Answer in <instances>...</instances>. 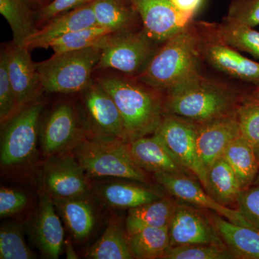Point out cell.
Wrapping results in <instances>:
<instances>
[{
	"label": "cell",
	"instance_id": "cell-1",
	"mask_svg": "<svg viewBox=\"0 0 259 259\" xmlns=\"http://www.w3.org/2000/svg\"><path fill=\"white\" fill-rule=\"evenodd\" d=\"M247 94L202 73L162 93L165 113L197 125L234 113Z\"/></svg>",
	"mask_w": 259,
	"mask_h": 259
},
{
	"label": "cell",
	"instance_id": "cell-2",
	"mask_svg": "<svg viewBox=\"0 0 259 259\" xmlns=\"http://www.w3.org/2000/svg\"><path fill=\"white\" fill-rule=\"evenodd\" d=\"M200 32L193 21L158 48L144 71L135 79L164 93L201 73Z\"/></svg>",
	"mask_w": 259,
	"mask_h": 259
},
{
	"label": "cell",
	"instance_id": "cell-3",
	"mask_svg": "<svg viewBox=\"0 0 259 259\" xmlns=\"http://www.w3.org/2000/svg\"><path fill=\"white\" fill-rule=\"evenodd\" d=\"M96 81L115 102L128 143L156 132L165 115L161 93L131 76L106 75Z\"/></svg>",
	"mask_w": 259,
	"mask_h": 259
},
{
	"label": "cell",
	"instance_id": "cell-4",
	"mask_svg": "<svg viewBox=\"0 0 259 259\" xmlns=\"http://www.w3.org/2000/svg\"><path fill=\"white\" fill-rule=\"evenodd\" d=\"M97 47L55 54L35 63L44 91L50 93L83 92L93 83L92 74L101 56Z\"/></svg>",
	"mask_w": 259,
	"mask_h": 259
},
{
	"label": "cell",
	"instance_id": "cell-5",
	"mask_svg": "<svg viewBox=\"0 0 259 259\" xmlns=\"http://www.w3.org/2000/svg\"><path fill=\"white\" fill-rule=\"evenodd\" d=\"M127 144L119 141L86 140L76 145L74 156L90 177H116L147 183V174L134 161Z\"/></svg>",
	"mask_w": 259,
	"mask_h": 259
},
{
	"label": "cell",
	"instance_id": "cell-6",
	"mask_svg": "<svg viewBox=\"0 0 259 259\" xmlns=\"http://www.w3.org/2000/svg\"><path fill=\"white\" fill-rule=\"evenodd\" d=\"M160 46L143 27L140 30L113 34L102 47L95 70L115 69L136 77L146 69Z\"/></svg>",
	"mask_w": 259,
	"mask_h": 259
},
{
	"label": "cell",
	"instance_id": "cell-7",
	"mask_svg": "<svg viewBox=\"0 0 259 259\" xmlns=\"http://www.w3.org/2000/svg\"><path fill=\"white\" fill-rule=\"evenodd\" d=\"M42 109L41 102H32L21 107L7 121L2 136V166H11L23 163L35 153Z\"/></svg>",
	"mask_w": 259,
	"mask_h": 259
},
{
	"label": "cell",
	"instance_id": "cell-8",
	"mask_svg": "<svg viewBox=\"0 0 259 259\" xmlns=\"http://www.w3.org/2000/svg\"><path fill=\"white\" fill-rule=\"evenodd\" d=\"M186 169L195 176L207 192V170L197 148V125L182 117L165 113L154 134Z\"/></svg>",
	"mask_w": 259,
	"mask_h": 259
},
{
	"label": "cell",
	"instance_id": "cell-9",
	"mask_svg": "<svg viewBox=\"0 0 259 259\" xmlns=\"http://www.w3.org/2000/svg\"><path fill=\"white\" fill-rule=\"evenodd\" d=\"M200 32L201 54L207 63L220 72L259 88V62L240 54L239 51L213 35L204 22H196Z\"/></svg>",
	"mask_w": 259,
	"mask_h": 259
},
{
	"label": "cell",
	"instance_id": "cell-10",
	"mask_svg": "<svg viewBox=\"0 0 259 259\" xmlns=\"http://www.w3.org/2000/svg\"><path fill=\"white\" fill-rule=\"evenodd\" d=\"M82 93L95 139L128 143L123 120L111 96L97 81Z\"/></svg>",
	"mask_w": 259,
	"mask_h": 259
},
{
	"label": "cell",
	"instance_id": "cell-11",
	"mask_svg": "<svg viewBox=\"0 0 259 259\" xmlns=\"http://www.w3.org/2000/svg\"><path fill=\"white\" fill-rule=\"evenodd\" d=\"M156 182L176 198L210 209L228 221L240 226H252L238 209H232L220 203L207 192H204L198 182L188 175L183 174H153Z\"/></svg>",
	"mask_w": 259,
	"mask_h": 259
},
{
	"label": "cell",
	"instance_id": "cell-12",
	"mask_svg": "<svg viewBox=\"0 0 259 259\" xmlns=\"http://www.w3.org/2000/svg\"><path fill=\"white\" fill-rule=\"evenodd\" d=\"M131 4L143 28L159 45L193 21L181 14L171 0H131Z\"/></svg>",
	"mask_w": 259,
	"mask_h": 259
},
{
	"label": "cell",
	"instance_id": "cell-13",
	"mask_svg": "<svg viewBox=\"0 0 259 259\" xmlns=\"http://www.w3.org/2000/svg\"><path fill=\"white\" fill-rule=\"evenodd\" d=\"M4 49L10 83L19 107L37 101L44 90L30 49L13 42Z\"/></svg>",
	"mask_w": 259,
	"mask_h": 259
},
{
	"label": "cell",
	"instance_id": "cell-14",
	"mask_svg": "<svg viewBox=\"0 0 259 259\" xmlns=\"http://www.w3.org/2000/svg\"><path fill=\"white\" fill-rule=\"evenodd\" d=\"M169 246L214 244L227 247L212 222L189 206L177 204L168 225Z\"/></svg>",
	"mask_w": 259,
	"mask_h": 259
},
{
	"label": "cell",
	"instance_id": "cell-15",
	"mask_svg": "<svg viewBox=\"0 0 259 259\" xmlns=\"http://www.w3.org/2000/svg\"><path fill=\"white\" fill-rule=\"evenodd\" d=\"M44 182L53 199L85 197L90 190L86 173L74 156H62L47 162Z\"/></svg>",
	"mask_w": 259,
	"mask_h": 259
},
{
	"label": "cell",
	"instance_id": "cell-16",
	"mask_svg": "<svg viewBox=\"0 0 259 259\" xmlns=\"http://www.w3.org/2000/svg\"><path fill=\"white\" fill-rule=\"evenodd\" d=\"M240 136L236 112L197 125V151L206 169L223 156L228 145Z\"/></svg>",
	"mask_w": 259,
	"mask_h": 259
},
{
	"label": "cell",
	"instance_id": "cell-17",
	"mask_svg": "<svg viewBox=\"0 0 259 259\" xmlns=\"http://www.w3.org/2000/svg\"><path fill=\"white\" fill-rule=\"evenodd\" d=\"M47 23L27 40L24 47L30 50L49 49L51 42L66 34L97 25L92 3L56 15Z\"/></svg>",
	"mask_w": 259,
	"mask_h": 259
},
{
	"label": "cell",
	"instance_id": "cell-18",
	"mask_svg": "<svg viewBox=\"0 0 259 259\" xmlns=\"http://www.w3.org/2000/svg\"><path fill=\"white\" fill-rule=\"evenodd\" d=\"M127 144L131 156L145 171L153 174L190 173L155 134L139 138Z\"/></svg>",
	"mask_w": 259,
	"mask_h": 259
},
{
	"label": "cell",
	"instance_id": "cell-19",
	"mask_svg": "<svg viewBox=\"0 0 259 259\" xmlns=\"http://www.w3.org/2000/svg\"><path fill=\"white\" fill-rule=\"evenodd\" d=\"M35 241L42 254L47 258H59L64 243V231L55 204L49 194L40 197V204L34 221Z\"/></svg>",
	"mask_w": 259,
	"mask_h": 259
},
{
	"label": "cell",
	"instance_id": "cell-20",
	"mask_svg": "<svg viewBox=\"0 0 259 259\" xmlns=\"http://www.w3.org/2000/svg\"><path fill=\"white\" fill-rule=\"evenodd\" d=\"M78 122L74 108L69 104L56 107L42 127L40 140L44 152L53 155L71 146L77 139Z\"/></svg>",
	"mask_w": 259,
	"mask_h": 259
},
{
	"label": "cell",
	"instance_id": "cell-21",
	"mask_svg": "<svg viewBox=\"0 0 259 259\" xmlns=\"http://www.w3.org/2000/svg\"><path fill=\"white\" fill-rule=\"evenodd\" d=\"M212 223L227 248L236 258L259 259V229L240 226L215 214Z\"/></svg>",
	"mask_w": 259,
	"mask_h": 259
},
{
	"label": "cell",
	"instance_id": "cell-22",
	"mask_svg": "<svg viewBox=\"0 0 259 259\" xmlns=\"http://www.w3.org/2000/svg\"><path fill=\"white\" fill-rule=\"evenodd\" d=\"M92 5L97 25L113 33L137 30L141 22L132 5L120 0H94Z\"/></svg>",
	"mask_w": 259,
	"mask_h": 259
},
{
	"label": "cell",
	"instance_id": "cell-23",
	"mask_svg": "<svg viewBox=\"0 0 259 259\" xmlns=\"http://www.w3.org/2000/svg\"><path fill=\"white\" fill-rule=\"evenodd\" d=\"M97 192L105 203L116 208H134L163 197L151 189L122 182L104 184L97 188Z\"/></svg>",
	"mask_w": 259,
	"mask_h": 259
},
{
	"label": "cell",
	"instance_id": "cell-24",
	"mask_svg": "<svg viewBox=\"0 0 259 259\" xmlns=\"http://www.w3.org/2000/svg\"><path fill=\"white\" fill-rule=\"evenodd\" d=\"M177 204L165 197L149 203L129 209L125 221L126 233L128 236L148 228L168 226Z\"/></svg>",
	"mask_w": 259,
	"mask_h": 259
},
{
	"label": "cell",
	"instance_id": "cell-25",
	"mask_svg": "<svg viewBox=\"0 0 259 259\" xmlns=\"http://www.w3.org/2000/svg\"><path fill=\"white\" fill-rule=\"evenodd\" d=\"M53 200L58 212L75 239L83 241L91 234L95 224V213L91 204L84 197Z\"/></svg>",
	"mask_w": 259,
	"mask_h": 259
},
{
	"label": "cell",
	"instance_id": "cell-26",
	"mask_svg": "<svg viewBox=\"0 0 259 259\" xmlns=\"http://www.w3.org/2000/svg\"><path fill=\"white\" fill-rule=\"evenodd\" d=\"M236 174L243 190L251 186L259 171L254 148L241 135L228 145L223 155Z\"/></svg>",
	"mask_w": 259,
	"mask_h": 259
},
{
	"label": "cell",
	"instance_id": "cell-27",
	"mask_svg": "<svg viewBox=\"0 0 259 259\" xmlns=\"http://www.w3.org/2000/svg\"><path fill=\"white\" fill-rule=\"evenodd\" d=\"M243 190L233 168L223 156L207 170V192L223 204L236 202Z\"/></svg>",
	"mask_w": 259,
	"mask_h": 259
},
{
	"label": "cell",
	"instance_id": "cell-28",
	"mask_svg": "<svg viewBox=\"0 0 259 259\" xmlns=\"http://www.w3.org/2000/svg\"><path fill=\"white\" fill-rule=\"evenodd\" d=\"M204 23L209 32L219 40L259 59V32L253 28L233 23L224 18L221 23Z\"/></svg>",
	"mask_w": 259,
	"mask_h": 259
},
{
	"label": "cell",
	"instance_id": "cell-29",
	"mask_svg": "<svg viewBox=\"0 0 259 259\" xmlns=\"http://www.w3.org/2000/svg\"><path fill=\"white\" fill-rule=\"evenodd\" d=\"M0 13L9 24L13 44L24 47L36 32L35 19L26 0H0Z\"/></svg>",
	"mask_w": 259,
	"mask_h": 259
},
{
	"label": "cell",
	"instance_id": "cell-30",
	"mask_svg": "<svg viewBox=\"0 0 259 259\" xmlns=\"http://www.w3.org/2000/svg\"><path fill=\"white\" fill-rule=\"evenodd\" d=\"M128 243L134 258H161L169 246L168 226L146 228L128 236Z\"/></svg>",
	"mask_w": 259,
	"mask_h": 259
},
{
	"label": "cell",
	"instance_id": "cell-31",
	"mask_svg": "<svg viewBox=\"0 0 259 259\" xmlns=\"http://www.w3.org/2000/svg\"><path fill=\"white\" fill-rule=\"evenodd\" d=\"M86 256L92 259L134 258L128 238L117 223H111L101 238L88 250Z\"/></svg>",
	"mask_w": 259,
	"mask_h": 259
},
{
	"label": "cell",
	"instance_id": "cell-32",
	"mask_svg": "<svg viewBox=\"0 0 259 259\" xmlns=\"http://www.w3.org/2000/svg\"><path fill=\"white\" fill-rule=\"evenodd\" d=\"M113 34L106 28L95 25L66 34L51 42L49 48L55 54L91 47L102 49Z\"/></svg>",
	"mask_w": 259,
	"mask_h": 259
},
{
	"label": "cell",
	"instance_id": "cell-33",
	"mask_svg": "<svg viewBox=\"0 0 259 259\" xmlns=\"http://www.w3.org/2000/svg\"><path fill=\"white\" fill-rule=\"evenodd\" d=\"M241 135L254 148L259 156V99L247 94L237 109Z\"/></svg>",
	"mask_w": 259,
	"mask_h": 259
},
{
	"label": "cell",
	"instance_id": "cell-34",
	"mask_svg": "<svg viewBox=\"0 0 259 259\" xmlns=\"http://www.w3.org/2000/svg\"><path fill=\"white\" fill-rule=\"evenodd\" d=\"M163 259L236 258L227 247L214 244H192L168 246Z\"/></svg>",
	"mask_w": 259,
	"mask_h": 259
},
{
	"label": "cell",
	"instance_id": "cell-35",
	"mask_svg": "<svg viewBox=\"0 0 259 259\" xmlns=\"http://www.w3.org/2000/svg\"><path fill=\"white\" fill-rule=\"evenodd\" d=\"M34 254L24 240L21 228L15 223H8L0 230V258L30 259Z\"/></svg>",
	"mask_w": 259,
	"mask_h": 259
},
{
	"label": "cell",
	"instance_id": "cell-36",
	"mask_svg": "<svg viewBox=\"0 0 259 259\" xmlns=\"http://www.w3.org/2000/svg\"><path fill=\"white\" fill-rule=\"evenodd\" d=\"M20 108L10 83L6 54L5 49H2L0 54V118L2 123L9 120Z\"/></svg>",
	"mask_w": 259,
	"mask_h": 259
},
{
	"label": "cell",
	"instance_id": "cell-37",
	"mask_svg": "<svg viewBox=\"0 0 259 259\" xmlns=\"http://www.w3.org/2000/svg\"><path fill=\"white\" fill-rule=\"evenodd\" d=\"M224 19L254 28L259 25V0H233Z\"/></svg>",
	"mask_w": 259,
	"mask_h": 259
},
{
	"label": "cell",
	"instance_id": "cell-38",
	"mask_svg": "<svg viewBox=\"0 0 259 259\" xmlns=\"http://www.w3.org/2000/svg\"><path fill=\"white\" fill-rule=\"evenodd\" d=\"M236 202L242 215L259 229V184L242 190Z\"/></svg>",
	"mask_w": 259,
	"mask_h": 259
},
{
	"label": "cell",
	"instance_id": "cell-39",
	"mask_svg": "<svg viewBox=\"0 0 259 259\" xmlns=\"http://www.w3.org/2000/svg\"><path fill=\"white\" fill-rule=\"evenodd\" d=\"M28 201V197L23 192L3 187L0 190L1 218L20 212L27 205Z\"/></svg>",
	"mask_w": 259,
	"mask_h": 259
},
{
	"label": "cell",
	"instance_id": "cell-40",
	"mask_svg": "<svg viewBox=\"0 0 259 259\" xmlns=\"http://www.w3.org/2000/svg\"><path fill=\"white\" fill-rule=\"evenodd\" d=\"M93 1L94 0H53L39 10L37 18L42 23L48 22L56 15L74 10Z\"/></svg>",
	"mask_w": 259,
	"mask_h": 259
},
{
	"label": "cell",
	"instance_id": "cell-41",
	"mask_svg": "<svg viewBox=\"0 0 259 259\" xmlns=\"http://www.w3.org/2000/svg\"><path fill=\"white\" fill-rule=\"evenodd\" d=\"M172 4L179 12L187 18L193 20L194 15L200 9L204 0H171Z\"/></svg>",
	"mask_w": 259,
	"mask_h": 259
},
{
	"label": "cell",
	"instance_id": "cell-42",
	"mask_svg": "<svg viewBox=\"0 0 259 259\" xmlns=\"http://www.w3.org/2000/svg\"><path fill=\"white\" fill-rule=\"evenodd\" d=\"M66 256H67V258H78L77 255L75 253L74 248H73L71 244H67V248H66Z\"/></svg>",
	"mask_w": 259,
	"mask_h": 259
},
{
	"label": "cell",
	"instance_id": "cell-43",
	"mask_svg": "<svg viewBox=\"0 0 259 259\" xmlns=\"http://www.w3.org/2000/svg\"><path fill=\"white\" fill-rule=\"evenodd\" d=\"M250 95L252 96L256 97V98L259 99V88H254L253 90L250 92Z\"/></svg>",
	"mask_w": 259,
	"mask_h": 259
},
{
	"label": "cell",
	"instance_id": "cell-44",
	"mask_svg": "<svg viewBox=\"0 0 259 259\" xmlns=\"http://www.w3.org/2000/svg\"><path fill=\"white\" fill-rule=\"evenodd\" d=\"M28 1L32 2V3H39V4L42 3V0H28Z\"/></svg>",
	"mask_w": 259,
	"mask_h": 259
},
{
	"label": "cell",
	"instance_id": "cell-45",
	"mask_svg": "<svg viewBox=\"0 0 259 259\" xmlns=\"http://www.w3.org/2000/svg\"><path fill=\"white\" fill-rule=\"evenodd\" d=\"M120 1L124 2V3H127V4H131V0H120Z\"/></svg>",
	"mask_w": 259,
	"mask_h": 259
},
{
	"label": "cell",
	"instance_id": "cell-46",
	"mask_svg": "<svg viewBox=\"0 0 259 259\" xmlns=\"http://www.w3.org/2000/svg\"><path fill=\"white\" fill-rule=\"evenodd\" d=\"M258 160H259V156H258Z\"/></svg>",
	"mask_w": 259,
	"mask_h": 259
}]
</instances>
